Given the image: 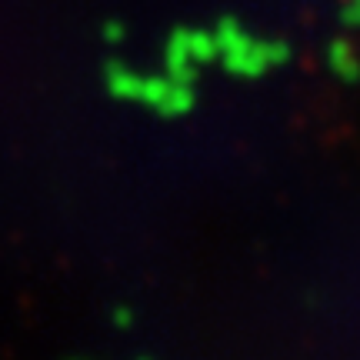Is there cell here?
Listing matches in <instances>:
<instances>
[{"instance_id":"1","label":"cell","mask_w":360,"mask_h":360,"mask_svg":"<svg viewBox=\"0 0 360 360\" xmlns=\"http://www.w3.org/2000/svg\"><path fill=\"white\" fill-rule=\"evenodd\" d=\"M214 37H217V60H224V67L233 74H264L287 60V47H277L270 40H254L233 20H224L214 30Z\"/></svg>"},{"instance_id":"3","label":"cell","mask_w":360,"mask_h":360,"mask_svg":"<svg viewBox=\"0 0 360 360\" xmlns=\"http://www.w3.org/2000/svg\"><path fill=\"white\" fill-rule=\"evenodd\" d=\"M330 67H334L340 77H357V70H360V64H357V57H354V51H350L347 44H334L330 47Z\"/></svg>"},{"instance_id":"4","label":"cell","mask_w":360,"mask_h":360,"mask_svg":"<svg viewBox=\"0 0 360 360\" xmlns=\"http://www.w3.org/2000/svg\"><path fill=\"white\" fill-rule=\"evenodd\" d=\"M344 13L350 20H360V0H344Z\"/></svg>"},{"instance_id":"2","label":"cell","mask_w":360,"mask_h":360,"mask_svg":"<svg viewBox=\"0 0 360 360\" xmlns=\"http://www.w3.org/2000/svg\"><path fill=\"white\" fill-rule=\"evenodd\" d=\"M217 60V37L214 34H197V30H184L170 40L167 47V74L177 80H191L197 67Z\"/></svg>"}]
</instances>
